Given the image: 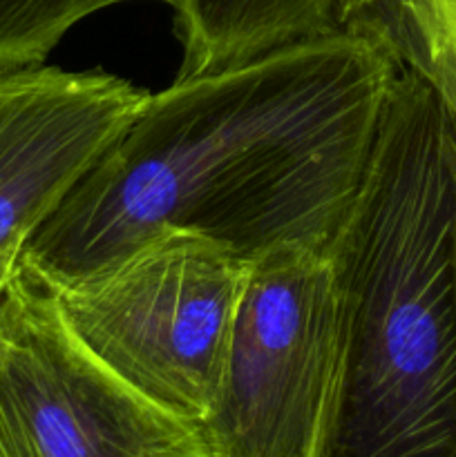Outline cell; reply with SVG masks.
<instances>
[{
    "mask_svg": "<svg viewBox=\"0 0 456 457\" xmlns=\"http://www.w3.org/2000/svg\"><path fill=\"white\" fill-rule=\"evenodd\" d=\"M401 67L340 27L177 76L148 94L21 248L47 281L103 266L165 230L253 263L331 250L374 159Z\"/></svg>",
    "mask_w": 456,
    "mask_h": 457,
    "instance_id": "6da1fadb",
    "label": "cell"
},
{
    "mask_svg": "<svg viewBox=\"0 0 456 457\" xmlns=\"http://www.w3.org/2000/svg\"><path fill=\"white\" fill-rule=\"evenodd\" d=\"M331 262L338 382L317 457H456V128L405 70Z\"/></svg>",
    "mask_w": 456,
    "mask_h": 457,
    "instance_id": "7a4b0ae2",
    "label": "cell"
},
{
    "mask_svg": "<svg viewBox=\"0 0 456 457\" xmlns=\"http://www.w3.org/2000/svg\"><path fill=\"white\" fill-rule=\"evenodd\" d=\"M249 268L206 237L165 230L83 275L43 279L107 369L199 424L217 395Z\"/></svg>",
    "mask_w": 456,
    "mask_h": 457,
    "instance_id": "3957f363",
    "label": "cell"
},
{
    "mask_svg": "<svg viewBox=\"0 0 456 457\" xmlns=\"http://www.w3.org/2000/svg\"><path fill=\"white\" fill-rule=\"evenodd\" d=\"M340 297L331 250L250 263L213 409L208 457H317L338 382Z\"/></svg>",
    "mask_w": 456,
    "mask_h": 457,
    "instance_id": "277c9868",
    "label": "cell"
},
{
    "mask_svg": "<svg viewBox=\"0 0 456 457\" xmlns=\"http://www.w3.org/2000/svg\"><path fill=\"white\" fill-rule=\"evenodd\" d=\"M0 457H208L195 422L107 369L25 262L0 288Z\"/></svg>",
    "mask_w": 456,
    "mask_h": 457,
    "instance_id": "5b68a950",
    "label": "cell"
},
{
    "mask_svg": "<svg viewBox=\"0 0 456 457\" xmlns=\"http://www.w3.org/2000/svg\"><path fill=\"white\" fill-rule=\"evenodd\" d=\"M148 94L98 70L0 71V254L25 245Z\"/></svg>",
    "mask_w": 456,
    "mask_h": 457,
    "instance_id": "8992f818",
    "label": "cell"
},
{
    "mask_svg": "<svg viewBox=\"0 0 456 457\" xmlns=\"http://www.w3.org/2000/svg\"><path fill=\"white\" fill-rule=\"evenodd\" d=\"M335 9L338 0H182L179 76L237 65L335 29Z\"/></svg>",
    "mask_w": 456,
    "mask_h": 457,
    "instance_id": "52a82bcc",
    "label": "cell"
},
{
    "mask_svg": "<svg viewBox=\"0 0 456 457\" xmlns=\"http://www.w3.org/2000/svg\"><path fill=\"white\" fill-rule=\"evenodd\" d=\"M335 27L423 80L456 128V0H338Z\"/></svg>",
    "mask_w": 456,
    "mask_h": 457,
    "instance_id": "ba28073f",
    "label": "cell"
},
{
    "mask_svg": "<svg viewBox=\"0 0 456 457\" xmlns=\"http://www.w3.org/2000/svg\"><path fill=\"white\" fill-rule=\"evenodd\" d=\"M137 0H0V71L45 65L63 36L83 18ZM179 9L182 0H148Z\"/></svg>",
    "mask_w": 456,
    "mask_h": 457,
    "instance_id": "9c48e42d",
    "label": "cell"
},
{
    "mask_svg": "<svg viewBox=\"0 0 456 457\" xmlns=\"http://www.w3.org/2000/svg\"><path fill=\"white\" fill-rule=\"evenodd\" d=\"M18 254H21V250H13V253L0 254V288H3L4 279H7L9 270H12L13 262H16V259H18Z\"/></svg>",
    "mask_w": 456,
    "mask_h": 457,
    "instance_id": "30bf717a",
    "label": "cell"
}]
</instances>
